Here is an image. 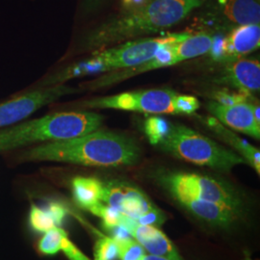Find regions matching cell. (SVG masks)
<instances>
[{"instance_id":"cell-1","label":"cell","mask_w":260,"mask_h":260,"mask_svg":"<svg viewBox=\"0 0 260 260\" xmlns=\"http://www.w3.org/2000/svg\"><path fill=\"white\" fill-rule=\"evenodd\" d=\"M18 158L23 162L51 161L86 167H129L139 162L141 148L130 136L99 128L72 139L24 149Z\"/></svg>"},{"instance_id":"cell-2","label":"cell","mask_w":260,"mask_h":260,"mask_svg":"<svg viewBox=\"0 0 260 260\" xmlns=\"http://www.w3.org/2000/svg\"><path fill=\"white\" fill-rule=\"evenodd\" d=\"M202 0H150L136 9L121 11L90 31L82 51H96L128 41L146 38L173 27L198 9Z\"/></svg>"},{"instance_id":"cell-3","label":"cell","mask_w":260,"mask_h":260,"mask_svg":"<svg viewBox=\"0 0 260 260\" xmlns=\"http://www.w3.org/2000/svg\"><path fill=\"white\" fill-rule=\"evenodd\" d=\"M145 131L151 145L174 157L198 166L229 173L233 168L246 164L235 151L180 123L151 118L146 121Z\"/></svg>"},{"instance_id":"cell-4","label":"cell","mask_w":260,"mask_h":260,"mask_svg":"<svg viewBox=\"0 0 260 260\" xmlns=\"http://www.w3.org/2000/svg\"><path fill=\"white\" fill-rule=\"evenodd\" d=\"M190 33L185 31L159 37L141 38L93 51L89 58L47 75L37 84L36 88L61 85L75 78L103 75L140 65L150 60L162 48L184 40Z\"/></svg>"},{"instance_id":"cell-5","label":"cell","mask_w":260,"mask_h":260,"mask_svg":"<svg viewBox=\"0 0 260 260\" xmlns=\"http://www.w3.org/2000/svg\"><path fill=\"white\" fill-rule=\"evenodd\" d=\"M103 116L89 111L57 112L0 129V153L35 144L72 139L99 129Z\"/></svg>"},{"instance_id":"cell-6","label":"cell","mask_w":260,"mask_h":260,"mask_svg":"<svg viewBox=\"0 0 260 260\" xmlns=\"http://www.w3.org/2000/svg\"><path fill=\"white\" fill-rule=\"evenodd\" d=\"M75 107L189 116L200 109L201 103L194 95L169 89H151L93 98L75 104Z\"/></svg>"},{"instance_id":"cell-7","label":"cell","mask_w":260,"mask_h":260,"mask_svg":"<svg viewBox=\"0 0 260 260\" xmlns=\"http://www.w3.org/2000/svg\"><path fill=\"white\" fill-rule=\"evenodd\" d=\"M157 182L171 197L188 196L223 205L242 215L244 202L230 183L216 177L188 172H163Z\"/></svg>"},{"instance_id":"cell-8","label":"cell","mask_w":260,"mask_h":260,"mask_svg":"<svg viewBox=\"0 0 260 260\" xmlns=\"http://www.w3.org/2000/svg\"><path fill=\"white\" fill-rule=\"evenodd\" d=\"M198 9L194 26L212 35L260 22L259 0H205Z\"/></svg>"},{"instance_id":"cell-9","label":"cell","mask_w":260,"mask_h":260,"mask_svg":"<svg viewBox=\"0 0 260 260\" xmlns=\"http://www.w3.org/2000/svg\"><path fill=\"white\" fill-rule=\"evenodd\" d=\"M78 89L66 84L45 88H35L18 96L0 103V129L26 120L32 114L54 103L59 99L74 94Z\"/></svg>"},{"instance_id":"cell-10","label":"cell","mask_w":260,"mask_h":260,"mask_svg":"<svg viewBox=\"0 0 260 260\" xmlns=\"http://www.w3.org/2000/svg\"><path fill=\"white\" fill-rule=\"evenodd\" d=\"M251 96L247 95L234 103L210 101L206 104V109L212 117L229 128L259 140L260 121L255 119L252 111V105L256 100Z\"/></svg>"},{"instance_id":"cell-11","label":"cell","mask_w":260,"mask_h":260,"mask_svg":"<svg viewBox=\"0 0 260 260\" xmlns=\"http://www.w3.org/2000/svg\"><path fill=\"white\" fill-rule=\"evenodd\" d=\"M260 46L259 23L245 24L233 28L220 40L214 41L210 51L206 54L218 63L243 58L257 50Z\"/></svg>"},{"instance_id":"cell-12","label":"cell","mask_w":260,"mask_h":260,"mask_svg":"<svg viewBox=\"0 0 260 260\" xmlns=\"http://www.w3.org/2000/svg\"><path fill=\"white\" fill-rule=\"evenodd\" d=\"M102 203L116 208L135 222L155 205L140 188L123 181H103Z\"/></svg>"},{"instance_id":"cell-13","label":"cell","mask_w":260,"mask_h":260,"mask_svg":"<svg viewBox=\"0 0 260 260\" xmlns=\"http://www.w3.org/2000/svg\"><path fill=\"white\" fill-rule=\"evenodd\" d=\"M213 82L235 89L238 93L252 95L260 90L259 60L238 58L221 62Z\"/></svg>"},{"instance_id":"cell-14","label":"cell","mask_w":260,"mask_h":260,"mask_svg":"<svg viewBox=\"0 0 260 260\" xmlns=\"http://www.w3.org/2000/svg\"><path fill=\"white\" fill-rule=\"evenodd\" d=\"M176 44L177 43L171 44L167 47L162 48L156 55L145 63L134 66V67H130L127 69H122L119 71H114V72L99 75L98 77L93 78L90 81L80 84L79 87L82 90H89V91L103 90L115 84L121 83L122 81H125L136 75L146 74L148 72H151L158 69L177 65L178 63H180V61L176 54V51L174 48Z\"/></svg>"},{"instance_id":"cell-15","label":"cell","mask_w":260,"mask_h":260,"mask_svg":"<svg viewBox=\"0 0 260 260\" xmlns=\"http://www.w3.org/2000/svg\"><path fill=\"white\" fill-rule=\"evenodd\" d=\"M149 254L170 260H184L174 243L156 226L144 225L121 214L120 223Z\"/></svg>"},{"instance_id":"cell-16","label":"cell","mask_w":260,"mask_h":260,"mask_svg":"<svg viewBox=\"0 0 260 260\" xmlns=\"http://www.w3.org/2000/svg\"><path fill=\"white\" fill-rule=\"evenodd\" d=\"M172 198L197 220L214 228L231 229L242 217L233 209L219 204L188 196H174Z\"/></svg>"},{"instance_id":"cell-17","label":"cell","mask_w":260,"mask_h":260,"mask_svg":"<svg viewBox=\"0 0 260 260\" xmlns=\"http://www.w3.org/2000/svg\"><path fill=\"white\" fill-rule=\"evenodd\" d=\"M205 126L211 130L214 134H216L220 139L223 140L224 143L233 147L236 153H238L243 159L248 163L257 175H260V151L247 141L242 139L238 135H236L233 130L230 129L223 123H221L214 117H205L202 119Z\"/></svg>"},{"instance_id":"cell-18","label":"cell","mask_w":260,"mask_h":260,"mask_svg":"<svg viewBox=\"0 0 260 260\" xmlns=\"http://www.w3.org/2000/svg\"><path fill=\"white\" fill-rule=\"evenodd\" d=\"M72 191L75 204L89 211L102 203L103 181L96 177H76L72 180Z\"/></svg>"},{"instance_id":"cell-19","label":"cell","mask_w":260,"mask_h":260,"mask_svg":"<svg viewBox=\"0 0 260 260\" xmlns=\"http://www.w3.org/2000/svg\"><path fill=\"white\" fill-rule=\"evenodd\" d=\"M66 237H68V233L60 226H55L45 233L38 243V250L45 255H55L62 251V243Z\"/></svg>"},{"instance_id":"cell-20","label":"cell","mask_w":260,"mask_h":260,"mask_svg":"<svg viewBox=\"0 0 260 260\" xmlns=\"http://www.w3.org/2000/svg\"><path fill=\"white\" fill-rule=\"evenodd\" d=\"M28 222L31 230L37 233H47L49 230L57 226L47 206L40 207L37 205H32L29 212Z\"/></svg>"},{"instance_id":"cell-21","label":"cell","mask_w":260,"mask_h":260,"mask_svg":"<svg viewBox=\"0 0 260 260\" xmlns=\"http://www.w3.org/2000/svg\"><path fill=\"white\" fill-rule=\"evenodd\" d=\"M94 260L119 259V246L110 236L100 235L93 248Z\"/></svg>"},{"instance_id":"cell-22","label":"cell","mask_w":260,"mask_h":260,"mask_svg":"<svg viewBox=\"0 0 260 260\" xmlns=\"http://www.w3.org/2000/svg\"><path fill=\"white\" fill-rule=\"evenodd\" d=\"M89 212L100 217L103 221V229L106 230L114 225H118L120 223L121 214L114 207L110 205H105L103 203H100L92 207Z\"/></svg>"},{"instance_id":"cell-23","label":"cell","mask_w":260,"mask_h":260,"mask_svg":"<svg viewBox=\"0 0 260 260\" xmlns=\"http://www.w3.org/2000/svg\"><path fill=\"white\" fill-rule=\"evenodd\" d=\"M117 243L119 246L120 260H141L146 254L145 249L132 237Z\"/></svg>"},{"instance_id":"cell-24","label":"cell","mask_w":260,"mask_h":260,"mask_svg":"<svg viewBox=\"0 0 260 260\" xmlns=\"http://www.w3.org/2000/svg\"><path fill=\"white\" fill-rule=\"evenodd\" d=\"M166 221L165 214L155 205L153 208L149 209L146 213L143 214L136 221V223L144 225H152V226H161Z\"/></svg>"},{"instance_id":"cell-25","label":"cell","mask_w":260,"mask_h":260,"mask_svg":"<svg viewBox=\"0 0 260 260\" xmlns=\"http://www.w3.org/2000/svg\"><path fill=\"white\" fill-rule=\"evenodd\" d=\"M47 208L52 215V217L55 221L56 225L61 226L65 221L67 215L69 213L65 205H63L62 203H60V202L52 201V202H49L47 204Z\"/></svg>"},{"instance_id":"cell-26","label":"cell","mask_w":260,"mask_h":260,"mask_svg":"<svg viewBox=\"0 0 260 260\" xmlns=\"http://www.w3.org/2000/svg\"><path fill=\"white\" fill-rule=\"evenodd\" d=\"M62 251H64L66 256L70 260H91L69 239V237H66L63 240Z\"/></svg>"},{"instance_id":"cell-27","label":"cell","mask_w":260,"mask_h":260,"mask_svg":"<svg viewBox=\"0 0 260 260\" xmlns=\"http://www.w3.org/2000/svg\"><path fill=\"white\" fill-rule=\"evenodd\" d=\"M105 232L109 233L110 234V237L113 238L116 242L123 241V240H126L128 238H131V235H130L128 232L120 224L118 225H114L111 228H108L106 230H104Z\"/></svg>"},{"instance_id":"cell-28","label":"cell","mask_w":260,"mask_h":260,"mask_svg":"<svg viewBox=\"0 0 260 260\" xmlns=\"http://www.w3.org/2000/svg\"><path fill=\"white\" fill-rule=\"evenodd\" d=\"M150 0H121V7L122 11H127V10L136 9L144 6L147 4Z\"/></svg>"},{"instance_id":"cell-29","label":"cell","mask_w":260,"mask_h":260,"mask_svg":"<svg viewBox=\"0 0 260 260\" xmlns=\"http://www.w3.org/2000/svg\"><path fill=\"white\" fill-rule=\"evenodd\" d=\"M141 260H170L166 257H162V256H157V255H152V254H145L143 256V258Z\"/></svg>"},{"instance_id":"cell-30","label":"cell","mask_w":260,"mask_h":260,"mask_svg":"<svg viewBox=\"0 0 260 260\" xmlns=\"http://www.w3.org/2000/svg\"><path fill=\"white\" fill-rule=\"evenodd\" d=\"M103 0H86V6L89 8H94L98 4H100Z\"/></svg>"},{"instance_id":"cell-31","label":"cell","mask_w":260,"mask_h":260,"mask_svg":"<svg viewBox=\"0 0 260 260\" xmlns=\"http://www.w3.org/2000/svg\"><path fill=\"white\" fill-rule=\"evenodd\" d=\"M246 260H251V258H250V257H247V258H246Z\"/></svg>"},{"instance_id":"cell-32","label":"cell","mask_w":260,"mask_h":260,"mask_svg":"<svg viewBox=\"0 0 260 260\" xmlns=\"http://www.w3.org/2000/svg\"><path fill=\"white\" fill-rule=\"evenodd\" d=\"M202 1H205V0H202Z\"/></svg>"}]
</instances>
